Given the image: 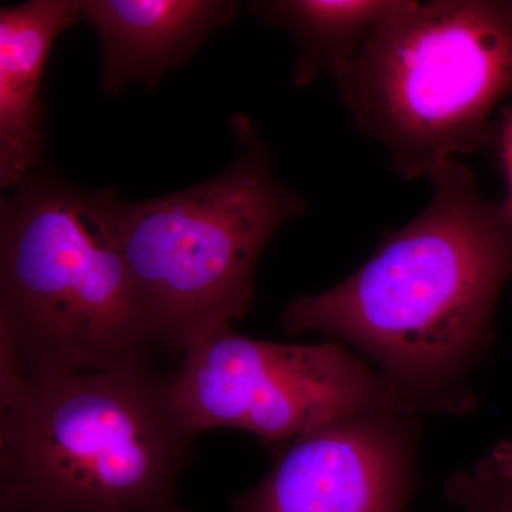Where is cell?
Returning a JSON list of instances; mask_svg holds the SVG:
<instances>
[{
  "label": "cell",
  "instance_id": "cell-1",
  "mask_svg": "<svg viewBox=\"0 0 512 512\" xmlns=\"http://www.w3.org/2000/svg\"><path fill=\"white\" fill-rule=\"evenodd\" d=\"M429 178L433 197L413 221L345 281L289 303L281 323L355 348L417 413L463 414L512 272V232L460 161Z\"/></svg>",
  "mask_w": 512,
  "mask_h": 512
},
{
  "label": "cell",
  "instance_id": "cell-2",
  "mask_svg": "<svg viewBox=\"0 0 512 512\" xmlns=\"http://www.w3.org/2000/svg\"><path fill=\"white\" fill-rule=\"evenodd\" d=\"M116 200L32 174L2 201V407L43 380L150 365L160 342L121 254Z\"/></svg>",
  "mask_w": 512,
  "mask_h": 512
},
{
  "label": "cell",
  "instance_id": "cell-3",
  "mask_svg": "<svg viewBox=\"0 0 512 512\" xmlns=\"http://www.w3.org/2000/svg\"><path fill=\"white\" fill-rule=\"evenodd\" d=\"M150 365L32 384L2 407V512H151L175 507L194 437Z\"/></svg>",
  "mask_w": 512,
  "mask_h": 512
},
{
  "label": "cell",
  "instance_id": "cell-4",
  "mask_svg": "<svg viewBox=\"0 0 512 512\" xmlns=\"http://www.w3.org/2000/svg\"><path fill=\"white\" fill-rule=\"evenodd\" d=\"M363 133L407 180L490 143L512 96V2H409L336 77Z\"/></svg>",
  "mask_w": 512,
  "mask_h": 512
},
{
  "label": "cell",
  "instance_id": "cell-5",
  "mask_svg": "<svg viewBox=\"0 0 512 512\" xmlns=\"http://www.w3.org/2000/svg\"><path fill=\"white\" fill-rule=\"evenodd\" d=\"M224 173L165 197L116 200L121 254L160 345L183 353L244 318L259 256L305 201L272 171L262 141Z\"/></svg>",
  "mask_w": 512,
  "mask_h": 512
},
{
  "label": "cell",
  "instance_id": "cell-6",
  "mask_svg": "<svg viewBox=\"0 0 512 512\" xmlns=\"http://www.w3.org/2000/svg\"><path fill=\"white\" fill-rule=\"evenodd\" d=\"M167 389L175 416L194 439L232 429L286 447L356 414H419L338 340L285 345L241 335L232 325L188 346Z\"/></svg>",
  "mask_w": 512,
  "mask_h": 512
},
{
  "label": "cell",
  "instance_id": "cell-7",
  "mask_svg": "<svg viewBox=\"0 0 512 512\" xmlns=\"http://www.w3.org/2000/svg\"><path fill=\"white\" fill-rule=\"evenodd\" d=\"M417 414L370 412L293 440L229 512H407Z\"/></svg>",
  "mask_w": 512,
  "mask_h": 512
},
{
  "label": "cell",
  "instance_id": "cell-8",
  "mask_svg": "<svg viewBox=\"0 0 512 512\" xmlns=\"http://www.w3.org/2000/svg\"><path fill=\"white\" fill-rule=\"evenodd\" d=\"M238 5L221 0H87L89 20L103 45L101 86L119 94L128 83L156 87L185 63L212 30L225 28Z\"/></svg>",
  "mask_w": 512,
  "mask_h": 512
},
{
  "label": "cell",
  "instance_id": "cell-9",
  "mask_svg": "<svg viewBox=\"0 0 512 512\" xmlns=\"http://www.w3.org/2000/svg\"><path fill=\"white\" fill-rule=\"evenodd\" d=\"M83 18V2L32 0L0 10V187L15 190L42 160V77L57 37Z\"/></svg>",
  "mask_w": 512,
  "mask_h": 512
},
{
  "label": "cell",
  "instance_id": "cell-10",
  "mask_svg": "<svg viewBox=\"0 0 512 512\" xmlns=\"http://www.w3.org/2000/svg\"><path fill=\"white\" fill-rule=\"evenodd\" d=\"M407 5L409 0H275L254 2L251 9L295 40L292 80L302 87L320 74L339 77L376 30Z\"/></svg>",
  "mask_w": 512,
  "mask_h": 512
},
{
  "label": "cell",
  "instance_id": "cell-11",
  "mask_svg": "<svg viewBox=\"0 0 512 512\" xmlns=\"http://www.w3.org/2000/svg\"><path fill=\"white\" fill-rule=\"evenodd\" d=\"M446 495L457 512H512V487L485 483L468 471L450 478Z\"/></svg>",
  "mask_w": 512,
  "mask_h": 512
},
{
  "label": "cell",
  "instance_id": "cell-12",
  "mask_svg": "<svg viewBox=\"0 0 512 512\" xmlns=\"http://www.w3.org/2000/svg\"><path fill=\"white\" fill-rule=\"evenodd\" d=\"M493 137L497 148L498 160L503 170L505 181V198L500 205L501 214L507 227L512 232V103L501 111L500 119L495 124Z\"/></svg>",
  "mask_w": 512,
  "mask_h": 512
},
{
  "label": "cell",
  "instance_id": "cell-13",
  "mask_svg": "<svg viewBox=\"0 0 512 512\" xmlns=\"http://www.w3.org/2000/svg\"><path fill=\"white\" fill-rule=\"evenodd\" d=\"M468 473L485 483L512 487V441L498 444L493 453Z\"/></svg>",
  "mask_w": 512,
  "mask_h": 512
},
{
  "label": "cell",
  "instance_id": "cell-14",
  "mask_svg": "<svg viewBox=\"0 0 512 512\" xmlns=\"http://www.w3.org/2000/svg\"><path fill=\"white\" fill-rule=\"evenodd\" d=\"M151 512H181V511L177 510V508H175V507H171V508H165V510L151 511Z\"/></svg>",
  "mask_w": 512,
  "mask_h": 512
}]
</instances>
